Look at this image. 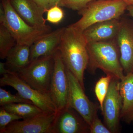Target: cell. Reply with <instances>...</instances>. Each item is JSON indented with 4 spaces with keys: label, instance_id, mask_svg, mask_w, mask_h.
Here are the masks:
<instances>
[{
    "label": "cell",
    "instance_id": "7",
    "mask_svg": "<svg viewBox=\"0 0 133 133\" xmlns=\"http://www.w3.org/2000/svg\"><path fill=\"white\" fill-rule=\"evenodd\" d=\"M53 56L55 65L49 94L59 113L68 107L69 81L66 67L59 50Z\"/></svg>",
    "mask_w": 133,
    "mask_h": 133
},
{
    "label": "cell",
    "instance_id": "19",
    "mask_svg": "<svg viewBox=\"0 0 133 133\" xmlns=\"http://www.w3.org/2000/svg\"><path fill=\"white\" fill-rule=\"evenodd\" d=\"M16 44L12 34L5 26L0 24V58H6L9 52Z\"/></svg>",
    "mask_w": 133,
    "mask_h": 133
},
{
    "label": "cell",
    "instance_id": "29",
    "mask_svg": "<svg viewBox=\"0 0 133 133\" xmlns=\"http://www.w3.org/2000/svg\"><path fill=\"white\" fill-rule=\"evenodd\" d=\"M127 10L128 11L129 14L133 18V6L128 5L127 7Z\"/></svg>",
    "mask_w": 133,
    "mask_h": 133
},
{
    "label": "cell",
    "instance_id": "17",
    "mask_svg": "<svg viewBox=\"0 0 133 133\" xmlns=\"http://www.w3.org/2000/svg\"><path fill=\"white\" fill-rule=\"evenodd\" d=\"M119 85L122 98L121 117L129 120L133 113V72L125 75Z\"/></svg>",
    "mask_w": 133,
    "mask_h": 133
},
{
    "label": "cell",
    "instance_id": "10",
    "mask_svg": "<svg viewBox=\"0 0 133 133\" xmlns=\"http://www.w3.org/2000/svg\"><path fill=\"white\" fill-rule=\"evenodd\" d=\"M119 80L112 78L101 110L105 123L111 133L117 132L121 116L122 98L119 90Z\"/></svg>",
    "mask_w": 133,
    "mask_h": 133
},
{
    "label": "cell",
    "instance_id": "15",
    "mask_svg": "<svg viewBox=\"0 0 133 133\" xmlns=\"http://www.w3.org/2000/svg\"><path fill=\"white\" fill-rule=\"evenodd\" d=\"M71 108L68 107L57 113L54 133H83L87 132V127L85 125L87 124Z\"/></svg>",
    "mask_w": 133,
    "mask_h": 133
},
{
    "label": "cell",
    "instance_id": "1",
    "mask_svg": "<svg viewBox=\"0 0 133 133\" xmlns=\"http://www.w3.org/2000/svg\"><path fill=\"white\" fill-rule=\"evenodd\" d=\"M87 44L83 31L70 25L65 28L58 49L66 68L84 90V73L89 61Z\"/></svg>",
    "mask_w": 133,
    "mask_h": 133
},
{
    "label": "cell",
    "instance_id": "25",
    "mask_svg": "<svg viewBox=\"0 0 133 133\" xmlns=\"http://www.w3.org/2000/svg\"><path fill=\"white\" fill-rule=\"evenodd\" d=\"M91 133H111V132L102 123L97 115L95 116L91 125L89 127Z\"/></svg>",
    "mask_w": 133,
    "mask_h": 133
},
{
    "label": "cell",
    "instance_id": "4",
    "mask_svg": "<svg viewBox=\"0 0 133 133\" xmlns=\"http://www.w3.org/2000/svg\"><path fill=\"white\" fill-rule=\"evenodd\" d=\"M5 16L0 19V24L5 26L14 37L16 43L31 46L37 40L51 31L50 26L36 27L24 21L13 7L10 0L2 1Z\"/></svg>",
    "mask_w": 133,
    "mask_h": 133
},
{
    "label": "cell",
    "instance_id": "23",
    "mask_svg": "<svg viewBox=\"0 0 133 133\" xmlns=\"http://www.w3.org/2000/svg\"><path fill=\"white\" fill-rule=\"evenodd\" d=\"M47 12L46 21L52 24H58L64 17V12L58 5L50 8Z\"/></svg>",
    "mask_w": 133,
    "mask_h": 133
},
{
    "label": "cell",
    "instance_id": "30",
    "mask_svg": "<svg viewBox=\"0 0 133 133\" xmlns=\"http://www.w3.org/2000/svg\"><path fill=\"white\" fill-rule=\"evenodd\" d=\"M128 5L133 6V0H122Z\"/></svg>",
    "mask_w": 133,
    "mask_h": 133
},
{
    "label": "cell",
    "instance_id": "11",
    "mask_svg": "<svg viewBox=\"0 0 133 133\" xmlns=\"http://www.w3.org/2000/svg\"><path fill=\"white\" fill-rule=\"evenodd\" d=\"M120 53V61L126 74L133 72V26L122 21L120 29L116 38Z\"/></svg>",
    "mask_w": 133,
    "mask_h": 133
},
{
    "label": "cell",
    "instance_id": "3",
    "mask_svg": "<svg viewBox=\"0 0 133 133\" xmlns=\"http://www.w3.org/2000/svg\"><path fill=\"white\" fill-rule=\"evenodd\" d=\"M127 6L122 0H94L78 11L82 17L70 26L83 31L95 23L119 19Z\"/></svg>",
    "mask_w": 133,
    "mask_h": 133
},
{
    "label": "cell",
    "instance_id": "12",
    "mask_svg": "<svg viewBox=\"0 0 133 133\" xmlns=\"http://www.w3.org/2000/svg\"><path fill=\"white\" fill-rule=\"evenodd\" d=\"M122 24V21L114 19L97 23L83 31L87 43L111 41L116 39Z\"/></svg>",
    "mask_w": 133,
    "mask_h": 133
},
{
    "label": "cell",
    "instance_id": "28",
    "mask_svg": "<svg viewBox=\"0 0 133 133\" xmlns=\"http://www.w3.org/2000/svg\"><path fill=\"white\" fill-rule=\"evenodd\" d=\"M62 0H49V1L50 8L55 6H59Z\"/></svg>",
    "mask_w": 133,
    "mask_h": 133
},
{
    "label": "cell",
    "instance_id": "31",
    "mask_svg": "<svg viewBox=\"0 0 133 133\" xmlns=\"http://www.w3.org/2000/svg\"><path fill=\"white\" fill-rule=\"evenodd\" d=\"M129 120L132 121L133 122V113L132 115H131V117H130Z\"/></svg>",
    "mask_w": 133,
    "mask_h": 133
},
{
    "label": "cell",
    "instance_id": "5",
    "mask_svg": "<svg viewBox=\"0 0 133 133\" xmlns=\"http://www.w3.org/2000/svg\"><path fill=\"white\" fill-rule=\"evenodd\" d=\"M54 65L53 55L44 56L31 61L28 66L17 73L31 87L49 94Z\"/></svg>",
    "mask_w": 133,
    "mask_h": 133
},
{
    "label": "cell",
    "instance_id": "8",
    "mask_svg": "<svg viewBox=\"0 0 133 133\" xmlns=\"http://www.w3.org/2000/svg\"><path fill=\"white\" fill-rule=\"evenodd\" d=\"M66 69L69 84L68 107L74 109L90 127L97 115V107L87 97L78 80Z\"/></svg>",
    "mask_w": 133,
    "mask_h": 133
},
{
    "label": "cell",
    "instance_id": "20",
    "mask_svg": "<svg viewBox=\"0 0 133 133\" xmlns=\"http://www.w3.org/2000/svg\"><path fill=\"white\" fill-rule=\"evenodd\" d=\"M112 77L107 75L99 79L95 85V93L96 97L99 103L100 108L102 110L103 102L107 94L109 85Z\"/></svg>",
    "mask_w": 133,
    "mask_h": 133
},
{
    "label": "cell",
    "instance_id": "24",
    "mask_svg": "<svg viewBox=\"0 0 133 133\" xmlns=\"http://www.w3.org/2000/svg\"><path fill=\"white\" fill-rule=\"evenodd\" d=\"M94 0H62L59 6L79 11Z\"/></svg>",
    "mask_w": 133,
    "mask_h": 133
},
{
    "label": "cell",
    "instance_id": "18",
    "mask_svg": "<svg viewBox=\"0 0 133 133\" xmlns=\"http://www.w3.org/2000/svg\"><path fill=\"white\" fill-rule=\"evenodd\" d=\"M1 107L8 111L21 116L23 119L31 118L43 112L36 105L29 103H14Z\"/></svg>",
    "mask_w": 133,
    "mask_h": 133
},
{
    "label": "cell",
    "instance_id": "26",
    "mask_svg": "<svg viewBox=\"0 0 133 133\" xmlns=\"http://www.w3.org/2000/svg\"><path fill=\"white\" fill-rule=\"evenodd\" d=\"M38 6L45 10L46 12L50 8L49 0H33Z\"/></svg>",
    "mask_w": 133,
    "mask_h": 133
},
{
    "label": "cell",
    "instance_id": "27",
    "mask_svg": "<svg viewBox=\"0 0 133 133\" xmlns=\"http://www.w3.org/2000/svg\"><path fill=\"white\" fill-rule=\"evenodd\" d=\"M16 72H13L7 69L5 66V63L1 62L0 63V74L2 76L5 74H12Z\"/></svg>",
    "mask_w": 133,
    "mask_h": 133
},
{
    "label": "cell",
    "instance_id": "16",
    "mask_svg": "<svg viewBox=\"0 0 133 133\" xmlns=\"http://www.w3.org/2000/svg\"><path fill=\"white\" fill-rule=\"evenodd\" d=\"M30 46L17 43L9 52L5 66L9 70L17 73L30 63Z\"/></svg>",
    "mask_w": 133,
    "mask_h": 133
},
{
    "label": "cell",
    "instance_id": "13",
    "mask_svg": "<svg viewBox=\"0 0 133 133\" xmlns=\"http://www.w3.org/2000/svg\"><path fill=\"white\" fill-rule=\"evenodd\" d=\"M10 3L19 16L31 26L43 27L47 26L44 17L45 9L33 0H10Z\"/></svg>",
    "mask_w": 133,
    "mask_h": 133
},
{
    "label": "cell",
    "instance_id": "22",
    "mask_svg": "<svg viewBox=\"0 0 133 133\" xmlns=\"http://www.w3.org/2000/svg\"><path fill=\"white\" fill-rule=\"evenodd\" d=\"M21 119H23L19 115L8 111L2 107L0 108V131L13 122Z\"/></svg>",
    "mask_w": 133,
    "mask_h": 133
},
{
    "label": "cell",
    "instance_id": "2",
    "mask_svg": "<svg viewBox=\"0 0 133 133\" xmlns=\"http://www.w3.org/2000/svg\"><path fill=\"white\" fill-rule=\"evenodd\" d=\"M115 39L88 43V66L92 71L102 70L107 75L121 80L125 75L120 61L119 48Z\"/></svg>",
    "mask_w": 133,
    "mask_h": 133
},
{
    "label": "cell",
    "instance_id": "6",
    "mask_svg": "<svg viewBox=\"0 0 133 133\" xmlns=\"http://www.w3.org/2000/svg\"><path fill=\"white\" fill-rule=\"evenodd\" d=\"M0 85L9 86L14 88L17 94L30 101L43 111L57 112L49 94L41 92L31 87L20 78L17 73L3 75L0 79Z\"/></svg>",
    "mask_w": 133,
    "mask_h": 133
},
{
    "label": "cell",
    "instance_id": "14",
    "mask_svg": "<svg viewBox=\"0 0 133 133\" xmlns=\"http://www.w3.org/2000/svg\"><path fill=\"white\" fill-rule=\"evenodd\" d=\"M65 28L51 31L41 37L30 46V61L53 55L58 50Z\"/></svg>",
    "mask_w": 133,
    "mask_h": 133
},
{
    "label": "cell",
    "instance_id": "21",
    "mask_svg": "<svg viewBox=\"0 0 133 133\" xmlns=\"http://www.w3.org/2000/svg\"><path fill=\"white\" fill-rule=\"evenodd\" d=\"M29 103L33 104L29 100L24 98L19 94L13 95L2 88H0V105L14 103Z\"/></svg>",
    "mask_w": 133,
    "mask_h": 133
},
{
    "label": "cell",
    "instance_id": "9",
    "mask_svg": "<svg viewBox=\"0 0 133 133\" xmlns=\"http://www.w3.org/2000/svg\"><path fill=\"white\" fill-rule=\"evenodd\" d=\"M56 112L43 111L36 116L16 121L0 131V133H54Z\"/></svg>",
    "mask_w": 133,
    "mask_h": 133
},
{
    "label": "cell",
    "instance_id": "32",
    "mask_svg": "<svg viewBox=\"0 0 133 133\" xmlns=\"http://www.w3.org/2000/svg\"><path fill=\"white\" fill-rule=\"evenodd\" d=\"M1 1H3V0H1Z\"/></svg>",
    "mask_w": 133,
    "mask_h": 133
}]
</instances>
